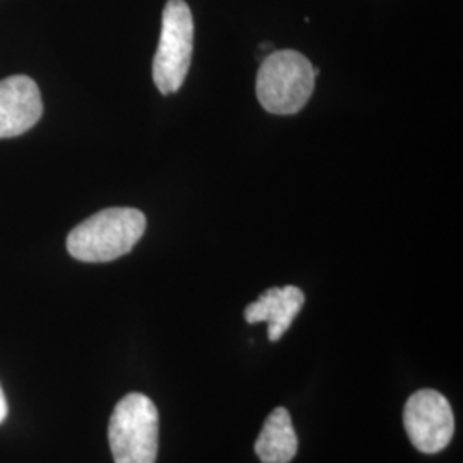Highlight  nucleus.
Segmentation results:
<instances>
[{"label": "nucleus", "instance_id": "obj_7", "mask_svg": "<svg viewBox=\"0 0 463 463\" xmlns=\"http://www.w3.org/2000/svg\"><path fill=\"white\" fill-rule=\"evenodd\" d=\"M304 302L306 296L298 287H273L261 294L256 302L249 304L244 317L250 325L266 321L269 342H279L300 313Z\"/></svg>", "mask_w": 463, "mask_h": 463}, {"label": "nucleus", "instance_id": "obj_8", "mask_svg": "<svg viewBox=\"0 0 463 463\" xmlns=\"http://www.w3.org/2000/svg\"><path fill=\"white\" fill-rule=\"evenodd\" d=\"M298 434L287 409L277 407L256 439V455L263 463H288L298 455Z\"/></svg>", "mask_w": 463, "mask_h": 463}, {"label": "nucleus", "instance_id": "obj_6", "mask_svg": "<svg viewBox=\"0 0 463 463\" xmlns=\"http://www.w3.org/2000/svg\"><path fill=\"white\" fill-rule=\"evenodd\" d=\"M43 114L38 84L28 76L0 81V139L30 131Z\"/></svg>", "mask_w": 463, "mask_h": 463}, {"label": "nucleus", "instance_id": "obj_9", "mask_svg": "<svg viewBox=\"0 0 463 463\" xmlns=\"http://www.w3.org/2000/svg\"><path fill=\"white\" fill-rule=\"evenodd\" d=\"M7 400H5V395H4V392H2V386H0V422H4V419L7 417Z\"/></svg>", "mask_w": 463, "mask_h": 463}, {"label": "nucleus", "instance_id": "obj_5", "mask_svg": "<svg viewBox=\"0 0 463 463\" xmlns=\"http://www.w3.org/2000/svg\"><path fill=\"white\" fill-rule=\"evenodd\" d=\"M403 426L415 449L432 455L449 445L455 417L447 397L434 390H420L405 403Z\"/></svg>", "mask_w": 463, "mask_h": 463}, {"label": "nucleus", "instance_id": "obj_3", "mask_svg": "<svg viewBox=\"0 0 463 463\" xmlns=\"http://www.w3.org/2000/svg\"><path fill=\"white\" fill-rule=\"evenodd\" d=\"M109 443L116 463H155L158 455V411L143 393H129L114 409Z\"/></svg>", "mask_w": 463, "mask_h": 463}, {"label": "nucleus", "instance_id": "obj_2", "mask_svg": "<svg viewBox=\"0 0 463 463\" xmlns=\"http://www.w3.org/2000/svg\"><path fill=\"white\" fill-rule=\"evenodd\" d=\"M319 69L296 50H277L268 55L258 71L256 95L266 112L294 116L315 91Z\"/></svg>", "mask_w": 463, "mask_h": 463}, {"label": "nucleus", "instance_id": "obj_1", "mask_svg": "<svg viewBox=\"0 0 463 463\" xmlns=\"http://www.w3.org/2000/svg\"><path fill=\"white\" fill-rule=\"evenodd\" d=\"M145 231L146 216L139 210H101L67 235V250L83 263H109L131 252Z\"/></svg>", "mask_w": 463, "mask_h": 463}, {"label": "nucleus", "instance_id": "obj_4", "mask_svg": "<svg viewBox=\"0 0 463 463\" xmlns=\"http://www.w3.org/2000/svg\"><path fill=\"white\" fill-rule=\"evenodd\" d=\"M194 50V19L185 0H168L153 59V81L162 95L177 93L189 72Z\"/></svg>", "mask_w": 463, "mask_h": 463}]
</instances>
